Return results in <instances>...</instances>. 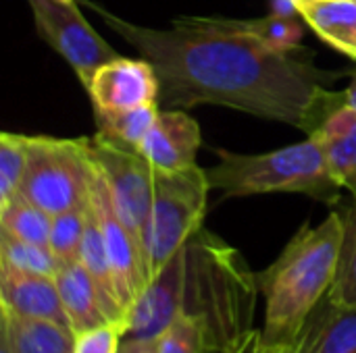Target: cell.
Masks as SVG:
<instances>
[{"instance_id":"cell-1","label":"cell","mask_w":356,"mask_h":353,"mask_svg":"<svg viewBox=\"0 0 356 353\" xmlns=\"http://www.w3.org/2000/svg\"><path fill=\"white\" fill-rule=\"evenodd\" d=\"M159 75V104L227 106L313 135L346 102L330 85L340 73L315 64L309 48L280 50L227 17H177L171 27L136 25L106 6L81 0Z\"/></svg>"},{"instance_id":"cell-2","label":"cell","mask_w":356,"mask_h":353,"mask_svg":"<svg viewBox=\"0 0 356 353\" xmlns=\"http://www.w3.org/2000/svg\"><path fill=\"white\" fill-rule=\"evenodd\" d=\"M342 239V214L332 210L319 225L300 227L277 260L257 275L265 300V341L294 343L302 335L336 281Z\"/></svg>"},{"instance_id":"cell-3","label":"cell","mask_w":356,"mask_h":353,"mask_svg":"<svg viewBox=\"0 0 356 353\" xmlns=\"http://www.w3.org/2000/svg\"><path fill=\"white\" fill-rule=\"evenodd\" d=\"M259 281L244 256L204 227L186 243L184 312L198 316L219 353H229L252 329Z\"/></svg>"},{"instance_id":"cell-4","label":"cell","mask_w":356,"mask_h":353,"mask_svg":"<svg viewBox=\"0 0 356 353\" xmlns=\"http://www.w3.org/2000/svg\"><path fill=\"white\" fill-rule=\"evenodd\" d=\"M219 162L207 169L213 189L223 198H244L259 193H305L323 204H338L342 187L332 177L319 141L307 135L265 154H238L217 150Z\"/></svg>"},{"instance_id":"cell-5","label":"cell","mask_w":356,"mask_h":353,"mask_svg":"<svg viewBox=\"0 0 356 353\" xmlns=\"http://www.w3.org/2000/svg\"><path fill=\"white\" fill-rule=\"evenodd\" d=\"M211 181L198 164L181 171L154 169V198L144 231L148 281L202 229Z\"/></svg>"},{"instance_id":"cell-6","label":"cell","mask_w":356,"mask_h":353,"mask_svg":"<svg viewBox=\"0 0 356 353\" xmlns=\"http://www.w3.org/2000/svg\"><path fill=\"white\" fill-rule=\"evenodd\" d=\"M94 160L88 139H60L27 135V166L19 193L46 210L58 214L90 200Z\"/></svg>"},{"instance_id":"cell-7","label":"cell","mask_w":356,"mask_h":353,"mask_svg":"<svg viewBox=\"0 0 356 353\" xmlns=\"http://www.w3.org/2000/svg\"><path fill=\"white\" fill-rule=\"evenodd\" d=\"M86 139L104 179L115 212L144 252V231L154 198V166L138 148L104 131H96Z\"/></svg>"},{"instance_id":"cell-8","label":"cell","mask_w":356,"mask_h":353,"mask_svg":"<svg viewBox=\"0 0 356 353\" xmlns=\"http://www.w3.org/2000/svg\"><path fill=\"white\" fill-rule=\"evenodd\" d=\"M38 35L75 71L81 85L94 71L117 58L115 48L86 21L77 2L27 0Z\"/></svg>"},{"instance_id":"cell-9","label":"cell","mask_w":356,"mask_h":353,"mask_svg":"<svg viewBox=\"0 0 356 353\" xmlns=\"http://www.w3.org/2000/svg\"><path fill=\"white\" fill-rule=\"evenodd\" d=\"M90 202H92L94 214L98 218V225L104 237V248H106V256L111 262L117 295L127 316V310L134 306V302L140 298V293L144 291L148 283V270H146L144 252L138 239L131 235V231L123 225V221L113 208L108 189L104 185V179L96 162H94V181L90 189Z\"/></svg>"},{"instance_id":"cell-10","label":"cell","mask_w":356,"mask_h":353,"mask_svg":"<svg viewBox=\"0 0 356 353\" xmlns=\"http://www.w3.org/2000/svg\"><path fill=\"white\" fill-rule=\"evenodd\" d=\"M184 277H186V246L146 283L140 298L127 310L123 325V339L159 337L169 329L184 306Z\"/></svg>"},{"instance_id":"cell-11","label":"cell","mask_w":356,"mask_h":353,"mask_svg":"<svg viewBox=\"0 0 356 353\" xmlns=\"http://www.w3.org/2000/svg\"><path fill=\"white\" fill-rule=\"evenodd\" d=\"M94 110L117 112L159 104V75L146 58L117 56L94 71L83 85Z\"/></svg>"},{"instance_id":"cell-12","label":"cell","mask_w":356,"mask_h":353,"mask_svg":"<svg viewBox=\"0 0 356 353\" xmlns=\"http://www.w3.org/2000/svg\"><path fill=\"white\" fill-rule=\"evenodd\" d=\"M202 131L184 108H165L138 146L156 171H181L196 164Z\"/></svg>"},{"instance_id":"cell-13","label":"cell","mask_w":356,"mask_h":353,"mask_svg":"<svg viewBox=\"0 0 356 353\" xmlns=\"http://www.w3.org/2000/svg\"><path fill=\"white\" fill-rule=\"evenodd\" d=\"M0 300L2 308L15 316L50 320L69 327L54 277L25 275L0 266Z\"/></svg>"},{"instance_id":"cell-14","label":"cell","mask_w":356,"mask_h":353,"mask_svg":"<svg viewBox=\"0 0 356 353\" xmlns=\"http://www.w3.org/2000/svg\"><path fill=\"white\" fill-rule=\"evenodd\" d=\"M319 141L332 177L356 198V110L344 102L311 135Z\"/></svg>"},{"instance_id":"cell-15","label":"cell","mask_w":356,"mask_h":353,"mask_svg":"<svg viewBox=\"0 0 356 353\" xmlns=\"http://www.w3.org/2000/svg\"><path fill=\"white\" fill-rule=\"evenodd\" d=\"M54 281L60 293L69 327L75 335L111 322L100 291L79 260L63 262L58 273L54 275Z\"/></svg>"},{"instance_id":"cell-16","label":"cell","mask_w":356,"mask_h":353,"mask_svg":"<svg viewBox=\"0 0 356 353\" xmlns=\"http://www.w3.org/2000/svg\"><path fill=\"white\" fill-rule=\"evenodd\" d=\"M300 19L334 50L356 60V0H294Z\"/></svg>"},{"instance_id":"cell-17","label":"cell","mask_w":356,"mask_h":353,"mask_svg":"<svg viewBox=\"0 0 356 353\" xmlns=\"http://www.w3.org/2000/svg\"><path fill=\"white\" fill-rule=\"evenodd\" d=\"M307 353H356V308L336 306L325 298L311 314Z\"/></svg>"},{"instance_id":"cell-18","label":"cell","mask_w":356,"mask_h":353,"mask_svg":"<svg viewBox=\"0 0 356 353\" xmlns=\"http://www.w3.org/2000/svg\"><path fill=\"white\" fill-rule=\"evenodd\" d=\"M0 318L6 322L17 353H73L75 333L60 322L21 318L0 306Z\"/></svg>"},{"instance_id":"cell-19","label":"cell","mask_w":356,"mask_h":353,"mask_svg":"<svg viewBox=\"0 0 356 353\" xmlns=\"http://www.w3.org/2000/svg\"><path fill=\"white\" fill-rule=\"evenodd\" d=\"M52 229V214L23 198L21 193L0 204V231H6L19 239L48 246Z\"/></svg>"},{"instance_id":"cell-20","label":"cell","mask_w":356,"mask_h":353,"mask_svg":"<svg viewBox=\"0 0 356 353\" xmlns=\"http://www.w3.org/2000/svg\"><path fill=\"white\" fill-rule=\"evenodd\" d=\"M60 260L48 246L19 239L6 231H0V266L40 277H54L60 268Z\"/></svg>"},{"instance_id":"cell-21","label":"cell","mask_w":356,"mask_h":353,"mask_svg":"<svg viewBox=\"0 0 356 353\" xmlns=\"http://www.w3.org/2000/svg\"><path fill=\"white\" fill-rule=\"evenodd\" d=\"M340 214L344 221L342 254L338 275L327 298L336 306L356 308V198H353L350 204H346L340 210Z\"/></svg>"},{"instance_id":"cell-22","label":"cell","mask_w":356,"mask_h":353,"mask_svg":"<svg viewBox=\"0 0 356 353\" xmlns=\"http://www.w3.org/2000/svg\"><path fill=\"white\" fill-rule=\"evenodd\" d=\"M159 104H146L129 110H117V112H100L94 110L98 131H104L134 148L142 144L150 127L154 125L159 117Z\"/></svg>"},{"instance_id":"cell-23","label":"cell","mask_w":356,"mask_h":353,"mask_svg":"<svg viewBox=\"0 0 356 353\" xmlns=\"http://www.w3.org/2000/svg\"><path fill=\"white\" fill-rule=\"evenodd\" d=\"M159 353H219L207 325L190 314L179 312L169 329L159 337Z\"/></svg>"},{"instance_id":"cell-24","label":"cell","mask_w":356,"mask_h":353,"mask_svg":"<svg viewBox=\"0 0 356 353\" xmlns=\"http://www.w3.org/2000/svg\"><path fill=\"white\" fill-rule=\"evenodd\" d=\"M88 202L83 206H77V208H71L52 216L48 248L54 252V256L60 262L79 260V248H81V239L86 231V218H88Z\"/></svg>"},{"instance_id":"cell-25","label":"cell","mask_w":356,"mask_h":353,"mask_svg":"<svg viewBox=\"0 0 356 353\" xmlns=\"http://www.w3.org/2000/svg\"><path fill=\"white\" fill-rule=\"evenodd\" d=\"M27 166V135L0 133V204L19 193Z\"/></svg>"},{"instance_id":"cell-26","label":"cell","mask_w":356,"mask_h":353,"mask_svg":"<svg viewBox=\"0 0 356 353\" xmlns=\"http://www.w3.org/2000/svg\"><path fill=\"white\" fill-rule=\"evenodd\" d=\"M236 23L244 31L261 37L269 46L280 48V50L300 48L302 35H305V27L300 25V17L282 19V17H275L269 12L263 19H236Z\"/></svg>"},{"instance_id":"cell-27","label":"cell","mask_w":356,"mask_h":353,"mask_svg":"<svg viewBox=\"0 0 356 353\" xmlns=\"http://www.w3.org/2000/svg\"><path fill=\"white\" fill-rule=\"evenodd\" d=\"M123 329L117 322H106L96 329L75 335L73 353H119Z\"/></svg>"},{"instance_id":"cell-28","label":"cell","mask_w":356,"mask_h":353,"mask_svg":"<svg viewBox=\"0 0 356 353\" xmlns=\"http://www.w3.org/2000/svg\"><path fill=\"white\" fill-rule=\"evenodd\" d=\"M229 353H307L305 331L294 343H269L261 331H250Z\"/></svg>"},{"instance_id":"cell-29","label":"cell","mask_w":356,"mask_h":353,"mask_svg":"<svg viewBox=\"0 0 356 353\" xmlns=\"http://www.w3.org/2000/svg\"><path fill=\"white\" fill-rule=\"evenodd\" d=\"M119 353H159V341L148 339H123Z\"/></svg>"},{"instance_id":"cell-30","label":"cell","mask_w":356,"mask_h":353,"mask_svg":"<svg viewBox=\"0 0 356 353\" xmlns=\"http://www.w3.org/2000/svg\"><path fill=\"white\" fill-rule=\"evenodd\" d=\"M269 4H271V15H275V17H282V19L300 17L294 0H269Z\"/></svg>"},{"instance_id":"cell-31","label":"cell","mask_w":356,"mask_h":353,"mask_svg":"<svg viewBox=\"0 0 356 353\" xmlns=\"http://www.w3.org/2000/svg\"><path fill=\"white\" fill-rule=\"evenodd\" d=\"M0 353H17L13 339H10V333H8V327L2 318H0Z\"/></svg>"},{"instance_id":"cell-32","label":"cell","mask_w":356,"mask_h":353,"mask_svg":"<svg viewBox=\"0 0 356 353\" xmlns=\"http://www.w3.org/2000/svg\"><path fill=\"white\" fill-rule=\"evenodd\" d=\"M344 92H346V102L356 110V71L350 73V83Z\"/></svg>"},{"instance_id":"cell-33","label":"cell","mask_w":356,"mask_h":353,"mask_svg":"<svg viewBox=\"0 0 356 353\" xmlns=\"http://www.w3.org/2000/svg\"><path fill=\"white\" fill-rule=\"evenodd\" d=\"M58 2H75V0H58Z\"/></svg>"}]
</instances>
